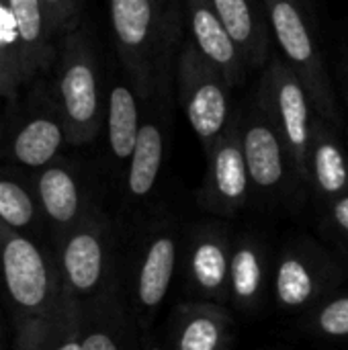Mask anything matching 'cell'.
Returning a JSON list of instances; mask_svg holds the SVG:
<instances>
[{
    "label": "cell",
    "instance_id": "1",
    "mask_svg": "<svg viewBox=\"0 0 348 350\" xmlns=\"http://www.w3.org/2000/svg\"><path fill=\"white\" fill-rule=\"evenodd\" d=\"M0 273L16 310L18 350H45L55 332L76 314L43 252L16 230L0 224Z\"/></svg>",
    "mask_w": 348,
    "mask_h": 350
},
{
    "label": "cell",
    "instance_id": "2",
    "mask_svg": "<svg viewBox=\"0 0 348 350\" xmlns=\"http://www.w3.org/2000/svg\"><path fill=\"white\" fill-rule=\"evenodd\" d=\"M64 129L70 142L90 139L98 127V86L94 66L82 45L70 37L59 72Z\"/></svg>",
    "mask_w": 348,
    "mask_h": 350
},
{
    "label": "cell",
    "instance_id": "3",
    "mask_svg": "<svg viewBox=\"0 0 348 350\" xmlns=\"http://www.w3.org/2000/svg\"><path fill=\"white\" fill-rule=\"evenodd\" d=\"M109 246L98 221L78 226L62 248V285L68 297L94 293L107 273Z\"/></svg>",
    "mask_w": 348,
    "mask_h": 350
},
{
    "label": "cell",
    "instance_id": "4",
    "mask_svg": "<svg viewBox=\"0 0 348 350\" xmlns=\"http://www.w3.org/2000/svg\"><path fill=\"white\" fill-rule=\"evenodd\" d=\"M176 240L168 232L154 236L146 244L135 279V297L144 312H154L164 301L176 269Z\"/></svg>",
    "mask_w": 348,
    "mask_h": 350
},
{
    "label": "cell",
    "instance_id": "5",
    "mask_svg": "<svg viewBox=\"0 0 348 350\" xmlns=\"http://www.w3.org/2000/svg\"><path fill=\"white\" fill-rule=\"evenodd\" d=\"M209 205L222 215L234 213L248 193V168L244 152L236 142H228L211 158L207 180Z\"/></svg>",
    "mask_w": 348,
    "mask_h": 350
},
{
    "label": "cell",
    "instance_id": "6",
    "mask_svg": "<svg viewBox=\"0 0 348 350\" xmlns=\"http://www.w3.org/2000/svg\"><path fill=\"white\" fill-rule=\"evenodd\" d=\"M8 4L18 33L25 82H29L39 70H43L51 62V35L39 0H8Z\"/></svg>",
    "mask_w": 348,
    "mask_h": 350
},
{
    "label": "cell",
    "instance_id": "7",
    "mask_svg": "<svg viewBox=\"0 0 348 350\" xmlns=\"http://www.w3.org/2000/svg\"><path fill=\"white\" fill-rule=\"evenodd\" d=\"M324 269L306 252H287L277 265L275 293L279 306L297 310L308 306L322 291Z\"/></svg>",
    "mask_w": 348,
    "mask_h": 350
},
{
    "label": "cell",
    "instance_id": "8",
    "mask_svg": "<svg viewBox=\"0 0 348 350\" xmlns=\"http://www.w3.org/2000/svg\"><path fill=\"white\" fill-rule=\"evenodd\" d=\"M230 254L219 234L197 236L191 246L189 273L197 291L217 297L230 287Z\"/></svg>",
    "mask_w": 348,
    "mask_h": 350
},
{
    "label": "cell",
    "instance_id": "9",
    "mask_svg": "<svg viewBox=\"0 0 348 350\" xmlns=\"http://www.w3.org/2000/svg\"><path fill=\"white\" fill-rule=\"evenodd\" d=\"M66 137V129L62 123L47 115H39L29 119L14 135L10 152L12 158L29 168L47 166L55 154L59 152Z\"/></svg>",
    "mask_w": 348,
    "mask_h": 350
},
{
    "label": "cell",
    "instance_id": "10",
    "mask_svg": "<svg viewBox=\"0 0 348 350\" xmlns=\"http://www.w3.org/2000/svg\"><path fill=\"white\" fill-rule=\"evenodd\" d=\"M250 180L258 189H275L285 174L279 137L269 125H252L242 139Z\"/></svg>",
    "mask_w": 348,
    "mask_h": 350
},
{
    "label": "cell",
    "instance_id": "11",
    "mask_svg": "<svg viewBox=\"0 0 348 350\" xmlns=\"http://www.w3.org/2000/svg\"><path fill=\"white\" fill-rule=\"evenodd\" d=\"M37 195L45 215L57 226H72L80 213V189L64 166H49L37 178Z\"/></svg>",
    "mask_w": 348,
    "mask_h": 350
},
{
    "label": "cell",
    "instance_id": "12",
    "mask_svg": "<svg viewBox=\"0 0 348 350\" xmlns=\"http://www.w3.org/2000/svg\"><path fill=\"white\" fill-rule=\"evenodd\" d=\"M228 332V316L213 306L185 310L176 324L174 350H222Z\"/></svg>",
    "mask_w": 348,
    "mask_h": 350
},
{
    "label": "cell",
    "instance_id": "13",
    "mask_svg": "<svg viewBox=\"0 0 348 350\" xmlns=\"http://www.w3.org/2000/svg\"><path fill=\"white\" fill-rule=\"evenodd\" d=\"M279 109L283 119L285 137L293 152L295 164L299 172L306 174V154L310 142V125H308V100L299 82L287 78L279 86Z\"/></svg>",
    "mask_w": 348,
    "mask_h": 350
},
{
    "label": "cell",
    "instance_id": "14",
    "mask_svg": "<svg viewBox=\"0 0 348 350\" xmlns=\"http://www.w3.org/2000/svg\"><path fill=\"white\" fill-rule=\"evenodd\" d=\"M164 154V139L156 125H144L137 135V144L131 154L127 187L133 197H146L152 193Z\"/></svg>",
    "mask_w": 348,
    "mask_h": 350
},
{
    "label": "cell",
    "instance_id": "15",
    "mask_svg": "<svg viewBox=\"0 0 348 350\" xmlns=\"http://www.w3.org/2000/svg\"><path fill=\"white\" fill-rule=\"evenodd\" d=\"M139 129L133 92L127 86H115L109 96V144L119 160L131 158Z\"/></svg>",
    "mask_w": 348,
    "mask_h": 350
},
{
    "label": "cell",
    "instance_id": "16",
    "mask_svg": "<svg viewBox=\"0 0 348 350\" xmlns=\"http://www.w3.org/2000/svg\"><path fill=\"white\" fill-rule=\"evenodd\" d=\"M265 287V262L256 244L242 240L230 262V291L242 306L258 301Z\"/></svg>",
    "mask_w": 348,
    "mask_h": 350
},
{
    "label": "cell",
    "instance_id": "17",
    "mask_svg": "<svg viewBox=\"0 0 348 350\" xmlns=\"http://www.w3.org/2000/svg\"><path fill=\"white\" fill-rule=\"evenodd\" d=\"M25 84L18 33L8 0H0V96H14Z\"/></svg>",
    "mask_w": 348,
    "mask_h": 350
},
{
    "label": "cell",
    "instance_id": "18",
    "mask_svg": "<svg viewBox=\"0 0 348 350\" xmlns=\"http://www.w3.org/2000/svg\"><path fill=\"white\" fill-rule=\"evenodd\" d=\"M187 115L201 139L215 137L228 117V103L217 84H201L187 103Z\"/></svg>",
    "mask_w": 348,
    "mask_h": 350
},
{
    "label": "cell",
    "instance_id": "19",
    "mask_svg": "<svg viewBox=\"0 0 348 350\" xmlns=\"http://www.w3.org/2000/svg\"><path fill=\"white\" fill-rule=\"evenodd\" d=\"M273 27H275L281 47L293 62H310L312 59L314 43L310 39V33L304 25L299 10L291 2H287V0L275 2Z\"/></svg>",
    "mask_w": 348,
    "mask_h": 350
},
{
    "label": "cell",
    "instance_id": "20",
    "mask_svg": "<svg viewBox=\"0 0 348 350\" xmlns=\"http://www.w3.org/2000/svg\"><path fill=\"white\" fill-rule=\"evenodd\" d=\"M111 21L123 47H139L150 33L152 4L150 0H111Z\"/></svg>",
    "mask_w": 348,
    "mask_h": 350
},
{
    "label": "cell",
    "instance_id": "21",
    "mask_svg": "<svg viewBox=\"0 0 348 350\" xmlns=\"http://www.w3.org/2000/svg\"><path fill=\"white\" fill-rule=\"evenodd\" d=\"M193 33L207 57L224 66L234 64L236 59L234 41L217 14H213L205 6H197L193 12Z\"/></svg>",
    "mask_w": 348,
    "mask_h": 350
},
{
    "label": "cell",
    "instance_id": "22",
    "mask_svg": "<svg viewBox=\"0 0 348 350\" xmlns=\"http://www.w3.org/2000/svg\"><path fill=\"white\" fill-rule=\"evenodd\" d=\"M314 178L318 189L328 197H336L347 189V162L340 148L330 139L320 142L314 152Z\"/></svg>",
    "mask_w": 348,
    "mask_h": 350
},
{
    "label": "cell",
    "instance_id": "23",
    "mask_svg": "<svg viewBox=\"0 0 348 350\" xmlns=\"http://www.w3.org/2000/svg\"><path fill=\"white\" fill-rule=\"evenodd\" d=\"M35 217L31 195L12 178H0V224L10 230L27 228Z\"/></svg>",
    "mask_w": 348,
    "mask_h": 350
},
{
    "label": "cell",
    "instance_id": "24",
    "mask_svg": "<svg viewBox=\"0 0 348 350\" xmlns=\"http://www.w3.org/2000/svg\"><path fill=\"white\" fill-rule=\"evenodd\" d=\"M213 4L232 41L246 43L252 33V14L246 0H213Z\"/></svg>",
    "mask_w": 348,
    "mask_h": 350
},
{
    "label": "cell",
    "instance_id": "25",
    "mask_svg": "<svg viewBox=\"0 0 348 350\" xmlns=\"http://www.w3.org/2000/svg\"><path fill=\"white\" fill-rule=\"evenodd\" d=\"M316 326L322 334L332 336V338H347L348 336V295L338 297L334 301H328L318 318Z\"/></svg>",
    "mask_w": 348,
    "mask_h": 350
},
{
    "label": "cell",
    "instance_id": "26",
    "mask_svg": "<svg viewBox=\"0 0 348 350\" xmlns=\"http://www.w3.org/2000/svg\"><path fill=\"white\" fill-rule=\"evenodd\" d=\"M41 8L45 12L49 35H55L64 29H68L76 16L80 0H39Z\"/></svg>",
    "mask_w": 348,
    "mask_h": 350
},
{
    "label": "cell",
    "instance_id": "27",
    "mask_svg": "<svg viewBox=\"0 0 348 350\" xmlns=\"http://www.w3.org/2000/svg\"><path fill=\"white\" fill-rule=\"evenodd\" d=\"M82 350H121V345L107 328H92L82 336Z\"/></svg>",
    "mask_w": 348,
    "mask_h": 350
},
{
    "label": "cell",
    "instance_id": "28",
    "mask_svg": "<svg viewBox=\"0 0 348 350\" xmlns=\"http://www.w3.org/2000/svg\"><path fill=\"white\" fill-rule=\"evenodd\" d=\"M332 217H334V224L338 226V230L348 236V195H340L334 201Z\"/></svg>",
    "mask_w": 348,
    "mask_h": 350
},
{
    "label": "cell",
    "instance_id": "29",
    "mask_svg": "<svg viewBox=\"0 0 348 350\" xmlns=\"http://www.w3.org/2000/svg\"><path fill=\"white\" fill-rule=\"evenodd\" d=\"M51 350H82V336L78 334V328L74 326V320L70 322L68 332L62 338V342H57Z\"/></svg>",
    "mask_w": 348,
    "mask_h": 350
}]
</instances>
